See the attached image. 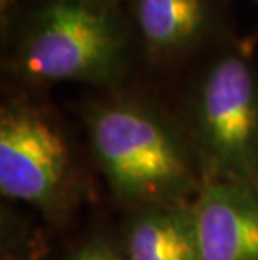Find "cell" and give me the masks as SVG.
<instances>
[{"mask_svg":"<svg viewBox=\"0 0 258 260\" xmlns=\"http://www.w3.org/2000/svg\"><path fill=\"white\" fill-rule=\"evenodd\" d=\"M91 143L113 191L144 207L185 203L195 190L190 156L178 135L155 113L129 103L92 116Z\"/></svg>","mask_w":258,"mask_h":260,"instance_id":"6da1fadb","label":"cell"},{"mask_svg":"<svg viewBox=\"0 0 258 260\" xmlns=\"http://www.w3.org/2000/svg\"><path fill=\"white\" fill-rule=\"evenodd\" d=\"M123 47L118 20L102 5L54 0L27 32L19 62L35 81L102 82L118 73Z\"/></svg>","mask_w":258,"mask_h":260,"instance_id":"7a4b0ae2","label":"cell"},{"mask_svg":"<svg viewBox=\"0 0 258 260\" xmlns=\"http://www.w3.org/2000/svg\"><path fill=\"white\" fill-rule=\"evenodd\" d=\"M196 128L219 178L258 186V82L238 56L208 71L196 106Z\"/></svg>","mask_w":258,"mask_h":260,"instance_id":"3957f363","label":"cell"},{"mask_svg":"<svg viewBox=\"0 0 258 260\" xmlns=\"http://www.w3.org/2000/svg\"><path fill=\"white\" fill-rule=\"evenodd\" d=\"M70 159L64 136L39 113L7 108L0 118V191L49 208L65 191Z\"/></svg>","mask_w":258,"mask_h":260,"instance_id":"277c9868","label":"cell"},{"mask_svg":"<svg viewBox=\"0 0 258 260\" xmlns=\"http://www.w3.org/2000/svg\"><path fill=\"white\" fill-rule=\"evenodd\" d=\"M191 205L201 260H258L256 185L219 178Z\"/></svg>","mask_w":258,"mask_h":260,"instance_id":"5b68a950","label":"cell"},{"mask_svg":"<svg viewBox=\"0 0 258 260\" xmlns=\"http://www.w3.org/2000/svg\"><path fill=\"white\" fill-rule=\"evenodd\" d=\"M126 260H201L193 205L142 210L129 226Z\"/></svg>","mask_w":258,"mask_h":260,"instance_id":"8992f818","label":"cell"},{"mask_svg":"<svg viewBox=\"0 0 258 260\" xmlns=\"http://www.w3.org/2000/svg\"><path fill=\"white\" fill-rule=\"evenodd\" d=\"M139 30L155 52H176L193 44L206 20L205 0H138Z\"/></svg>","mask_w":258,"mask_h":260,"instance_id":"52a82bcc","label":"cell"},{"mask_svg":"<svg viewBox=\"0 0 258 260\" xmlns=\"http://www.w3.org/2000/svg\"><path fill=\"white\" fill-rule=\"evenodd\" d=\"M69 260H126V255L118 252L104 240H92L79 247Z\"/></svg>","mask_w":258,"mask_h":260,"instance_id":"ba28073f","label":"cell"},{"mask_svg":"<svg viewBox=\"0 0 258 260\" xmlns=\"http://www.w3.org/2000/svg\"><path fill=\"white\" fill-rule=\"evenodd\" d=\"M84 2H89V4H97V5H101V4H109V2H114V0H84Z\"/></svg>","mask_w":258,"mask_h":260,"instance_id":"9c48e42d","label":"cell"},{"mask_svg":"<svg viewBox=\"0 0 258 260\" xmlns=\"http://www.w3.org/2000/svg\"><path fill=\"white\" fill-rule=\"evenodd\" d=\"M256 2H258V0H256Z\"/></svg>","mask_w":258,"mask_h":260,"instance_id":"30bf717a","label":"cell"}]
</instances>
